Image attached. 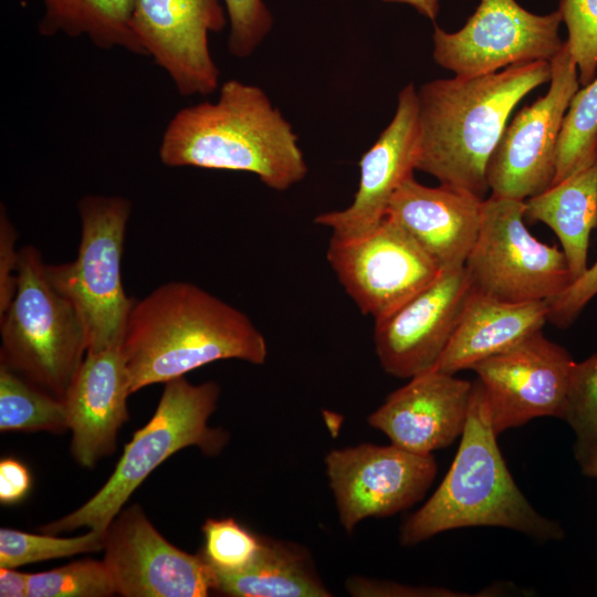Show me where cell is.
<instances>
[{"mask_svg": "<svg viewBox=\"0 0 597 597\" xmlns=\"http://www.w3.org/2000/svg\"><path fill=\"white\" fill-rule=\"evenodd\" d=\"M121 348L132 394L217 360L262 365L268 355L263 334L243 312L185 281L135 298Z\"/></svg>", "mask_w": 597, "mask_h": 597, "instance_id": "6da1fadb", "label": "cell"}, {"mask_svg": "<svg viewBox=\"0 0 597 597\" xmlns=\"http://www.w3.org/2000/svg\"><path fill=\"white\" fill-rule=\"evenodd\" d=\"M552 64L534 61L473 77L430 81L417 91L416 169L440 185L484 199L486 167L516 104L549 82Z\"/></svg>", "mask_w": 597, "mask_h": 597, "instance_id": "7a4b0ae2", "label": "cell"}, {"mask_svg": "<svg viewBox=\"0 0 597 597\" xmlns=\"http://www.w3.org/2000/svg\"><path fill=\"white\" fill-rule=\"evenodd\" d=\"M168 167L254 174L283 191L307 175V165L291 123L259 86L229 80L216 102L178 111L159 146Z\"/></svg>", "mask_w": 597, "mask_h": 597, "instance_id": "3957f363", "label": "cell"}, {"mask_svg": "<svg viewBox=\"0 0 597 597\" xmlns=\"http://www.w3.org/2000/svg\"><path fill=\"white\" fill-rule=\"evenodd\" d=\"M496 437L485 390L476 379L453 462L430 499L400 527L402 545L470 526L505 527L538 541L564 537L561 524L538 513L521 492Z\"/></svg>", "mask_w": 597, "mask_h": 597, "instance_id": "277c9868", "label": "cell"}, {"mask_svg": "<svg viewBox=\"0 0 597 597\" xmlns=\"http://www.w3.org/2000/svg\"><path fill=\"white\" fill-rule=\"evenodd\" d=\"M219 396L220 386L212 380L193 385L182 376L165 383L155 413L125 446L106 483L77 510L41 526V532L106 531L133 492L170 455L191 446L206 454L220 452L228 434L208 425Z\"/></svg>", "mask_w": 597, "mask_h": 597, "instance_id": "5b68a950", "label": "cell"}, {"mask_svg": "<svg viewBox=\"0 0 597 597\" xmlns=\"http://www.w3.org/2000/svg\"><path fill=\"white\" fill-rule=\"evenodd\" d=\"M0 364L63 399L81 366L87 342L71 305L49 282L41 252L19 250L17 291L0 316Z\"/></svg>", "mask_w": 597, "mask_h": 597, "instance_id": "8992f818", "label": "cell"}, {"mask_svg": "<svg viewBox=\"0 0 597 597\" xmlns=\"http://www.w3.org/2000/svg\"><path fill=\"white\" fill-rule=\"evenodd\" d=\"M77 209V255L71 262L45 263V275L77 313L87 353H94L122 345L135 301L125 293L121 269L132 205L119 196L88 195Z\"/></svg>", "mask_w": 597, "mask_h": 597, "instance_id": "52a82bcc", "label": "cell"}, {"mask_svg": "<svg viewBox=\"0 0 597 597\" xmlns=\"http://www.w3.org/2000/svg\"><path fill=\"white\" fill-rule=\"evenodd\" d=\"M525 201L483 200L476 241L464 266L473 287L505 302L548 301L573 283L557 247L534 238L524 221Z\"/></svg>", "mask_w": 597, "mask_h": 597, "instance_id": "ba28073f", "label": "cell"}, {"mask_svg": "<svg viewBox=\"0 0 597 597\" xmlns=\"http://www.w3.org/2000/svg\"><path fill=\"white\" fill-rule=\"evenodd\" d=\"M326 258L345 292L374 321L389 315L442 273L389 217L363 234L331 235Z\"/></svg>", "mask_w": 597, "mask_h": 597, "instance_id": "9c48e42d", "label": "cell"}, {"mask_svg": "<svg viewBox=\"0 0 597 597\" xmlns=\"http://www.w3.org/2000/svg\"><path fill=\"white\" fill-rule=\"evenodd\" d=\"M551 64L547 93L515 114L489 159L492 196L525 201L553 184L559 134L579 78L566 41Z\"/></svg>", "mask_w": 597, "mask_h": 597, "instance_id": "30bf717a", "label": "cell"}, {"mask_svg": "<svg viewBox=\"0 0 597 597\" xmlns=\"http://www.w3.org/2000/svg\"><path fill=\"white\" fill-rule=\"evenodd\" d=\"M559 10L538 15L515 0H481L463 28L447 32L434 25V62L459 77L494 73L507 66L548 61L564 43Z\"/></svg>", "mask_w": 597, "mask_h": 597, "instance_id": "8fae6325", "label": "cell"}, {"mask_svg": "<svg viewBox=\"0 0 597 597\" xmlns=\"http://www.w3.org/2000/svg\"><path fill=\"white\" fill-rule=\"evenodd\" d=\"M324 463L347 533L367 517L390 516L411 507L426 495L437 474L433 454L413 453L392 443L334 449Z\"/></svg>", "mask_w": 597, "mask_h": 597, "instance_id": "7c38bea8", "label": "cell"}, {"mask_svg": "<svg viewBox=\"0 0 597 597\" xmlns=\"http://www.w3.org/2000/svg\"><path fill=\"white\" fill-rule=\"evenodd\" d=\"M575 362L541 331L474 364L489 401L492 427L503 431L540 417L561 418Z\"/></svg>", "mask_w": 597, "mask_h": 597, "instance_id": "4fadbf2b", "label": "cell"}, {"mask_svg": "<svg viewBox=\"0 0 597 597\" xmlns=\"http://www.w3.org/2000/svg\"><path fill=\"white\" fill-rule=\"evenodd\" d=\"M103 562L125 597H205L213 573L199 555L170 544L139 505L119 512L106 530Z\"/></svg>", "mask_w": 597, "mask_h": 597, "instance_id": "5bb4252c", "label": "cell"}, {"mask_svg": "<svg viewBox=\"0 0 597 597\" xmlns=\"http://www.w3.org/2000/svg\"><path fill=\"white\" fill-rule=\"evenodd\" d=\"M226 24L220 0H135L132 19L145 54L166 71L184 96H205L217 90L220 71L209 35Z\"/></svg>", "mask_w": 597, "mask_h": 597, "instance_id": "9a60e30c", "label": "cell"}, {"mask_svg": "<svg viewBox=\"0 0 597 597\" xmlns=\"http://www.w3.org/2000/svg\"><path fill=\"white\" fill-rule=\"evenodd\" d=\"M472 290L464 265L446 270L397 310L375 321V352L383 369L404 379L434 369Z\"/></svg>", "mask_w": 597, "mask_h": 597, "instance_id": "2e32d148", "label": "cell"}, {"mask_svg": "<svg viewBox=\"0 0 597 597\" xmlns=\"http://www.w3.org/2000/svg\"><path fill=\"white\" fill-rule=\"evenodd\" d=\"M419 155V103L413 84L398 94L395 115L358 163L359 182L352 203L320 213L314 222L336 237H354L377 227L395 191L413 176Z\"/></svg>", "mask_w": 597, "mask_h": 597, "instance_id": "e0dca14e", "label": "cell"}, {"mask_svg": "<svg viewBox=\"0 0 597 597\" xmlns=\"http://www.w3.org/2000/svg\"><path fill=\"white\" fill-rule=\"evenodd\" d=\"M472 386L451 374L428 370L388 395L367 422L401 449L432 454L462 434Z\"/></svg>", "mask_w": 597, "mask_h": 597, "instance_id": "ac0fdd59", "label": "cell"}, {"mask_svg": "<svg viewBox=\"0 0 597 597\" xmlns=\"http://www.w3.org/2000/svg\"><path fill=\"white\" fill-rule=\"evenodd\" d=\"M130 380L121 346L86 353L72 378L63 402L71 451L86 469L114 452L117 433L129 419Z\"/></svg>", "mask_w": 597, "mask_h": 597, "instance_id": "d6986e66", "label": "cell"}, {"mask_svg": "<svg viewBox=\"0 0 597 597\" xmlns=\"http://www.w3.org/2000/svg\"><path fill=\"white\" fill-rule=\"evenodd\" d=\"M483 200L443 185L427 187L411 176L395 191L386 217L446 271L464 265L479 234Z\"/></svg>", "mask_w": 597, "mask_h": 597, "instance_id": "ffe728a7", "label": "cell"}, {"mask_svg": "<svg viewBox=\"0 0 597 597\" xmlns=\"http://www.w3.org/2000/svg\"><path fill=\"white\" fill-rule=\"evenodd\" d=\"M546 301L505 302L473 287L457 329L434 369L454 375L499 354L547 322Z\"/></svg>", "mask_w": 597, "mask_h": 597, "instance_id": "44dd1931", "label": "cell"}, {"mask_svg": "<svg viewBox=\"0 0 597 597\" xmlns=\"http://www.w3.org/2000/svg\"><path fill=\"white\" fill-rule=\"evenodd\" d=\"M524 219L543 222L558 237L573 282L588 269L591 231L597 228V159L525 200Z\"/></svg>", "mask_w": 597, "mask_h": 597, "instance_id": "7402d4cb", "label": "cell"}, {"mask_svg": "<svg viewBox=\"0 0 597 597\" xmlns=\"http://www.w3.org/2000/svg\"><path fill=\"white\" fill-rule=\"evenodd\" d=\"M212 573L213 590L227 596H332L305 548L264 536L259 553L247 567L234 572L212 569Z\"/></svg>", "mask_w": 597, "mask_h": 597, "instance_id": "603a6c76", "label": "cell"}, {"mask_svg": "<svg viewBox=\"0 0 597 597\" xmlns=\"http://www.w3.org/2000/svg\"><path fill=\"white\" fill-rule=\"evenodd\" d=\"M39 32L50 36L86 35L97 48L116 46L146 55L133 28L135 0H43Z\"/></svg>", "mask_w": 597, "mask_h": 597, "instance_id": "cb8c5ba5", "label": "cell"}, {"mask_svg": "<svg viewBox=\"0 0 597 597\" xmlns=\"http://www.w3.org/2000/svg\"><path fill=\"white\" fill-rule=\"evenodd\" d=\"M69 429L62 399L0 364V431H49Z\"/></svg>", "mask_w": 597, "mask_h": 597, "instance_id": "d4e9b609", "label": "cell"}, {"mask_svg": "<svg viewBox=\"0 0 597 597\" xmlns=\"http://www.w3.org/2000/svg\"><path fill=\"white\" fill-rule=\"evenodd\" d=\"M597 159V77L578 90L565 114L557 143L556 172L552 185L586 168Z\"/></svg>", "mask_w": 597, "mask_h": 597, "instance_id": "484cf974", "label": "cell"}, {"mask_svg": "<svg viewBox=\"0 0 597 597\" xmlns=\"http://www.w3.org/2000/svg\"><path fill=\"white\" fill-rule=\"evenodd\" d=\"M106 531L88 530L76 537L33 534L0 528V567L17 568L27 564L103 551Z\"/></svg>", "mask_w": 597, "mask_h": 597, "instance_id": "4316f807", "label": "cell"}, {"mask_svg": "<svg viewBox=\"0 0 597 597\" xmlns=\"http://www.w3.org/2000/svg\"><path fill=\"white\" fill-rule=\"evenodd\" d=\"M561 418L575 434L578 463L597 443V353L573 366Z\"/></svg>", "mask_w": 597, "mask_h": 597, "instance_id": "83f0119b", "label": "cell"}, {"mask_svg": "<svg viewBox=\"0 0 597 597\" xmlns=\"http://www.w3.org/2000/svg\"><path fill=\"white\" fill-rule=\"evenodd\" d=\"M117 594L103 561L80 559L29 574V597H108Z\"/></svg>", "mask_w": 597, "mask_h": 597, "instance_id": "f1b7e54d", "label": "cell"}, {"mask_svg": "<svg viewBox=\"0 0 597 597\" xmlns=\"http://www.w3.org/2000/svg\"><path fill=\"white\" fill-rule=\"evenodd\" d=\"M201 531L205 544L200 555L216 570L234 572L247 567L262 545V536L231 517L208 519Z\"/></svg>", "mask_w": 597, "mask_h": 597, "instance_id": "f546056e", "label": "cell"}, {"mask_svg": "<svg viewBox=\"0 0 597 597\" xmlns=\"http://www.w3.org/2000/svg\"><path fill=\"white\" fill-rule=\"evenodd\" d=\"M568 30L566 41L578 69L579 84L594 81L597 70V0H561Z\"/></svg>", "mask_w": 597, "mask_h": 597, "instance_id": "4dcf8cb0", "label": "cell"}, {"mask_svg": "<svg viewBox=\"0 0 597 597\" xmlns=\"http://www.w3.org/2000/svg\"><path fill=\"white\" fill-rule=\"evenodd\" d=\"M230 23L229 52L249 57L273 28V14L264 0H223Z\"/></svg>", "mask_w": 597, "mask_h": 597, "instance_id": "1f68e13d", "label": "cell"}, {"mask_svg": "<svg viewBox=\"0 0 597 597\" xmlns=\"http://www.w3.org/2000/svg\"><path fill=\"white\" fill-rule=\"evenodd\" d=\"M596 294L597 261L563 292L546 301L548 306L547 322L561 328L568 327Z\"/></svg>", "mask_w": 597, "mask_h": 597, "instance_id": "d6a6232c", "label": "cell"}, {"mask_svg": "<svg viewBox=\"0 0 597 597\" xmlns=\"http://www.w3.org/2000/svg\"><path fill=\"white\" fill-rule=\"evenodd\" d=\"M18 232L7 210L0 209V316L12 302L18 284L19 250H15Z\"/></svg>", "mask_w": 597, "mask_h": 597, "instance_id": "836d02e7", "label": "cell"}, {"mask_svg": "<svg viewBox=\"0 0 597 597\" xmlns=\"http://www.w3.org/2000/svg\"><path fill=\"white\" fill-rule=\"evenodd\" d=\"M346 590L356 597H427L467 596L446 588L411 586L399 583L377 580L363 576H352L346 580Z\"/></svg>", "mask_w": 597, "mask_h": 597, "instance_id": "e575fe53", "label": "cell"}, {"mask_svg": "<svg viewBox=\"0 0 597 597\" xmlns=\"http://www.w3.org/2000/svg\"><path fill=\"white\" fill-rule=\"evenodd\" d=\"M31 488V475L20 461L6 458L0 461V502L6 505L20 502Z\"/></svg>", "mask_w": 597, "mask_h": 597, "instance_id": "d590c367", "label": "cell"}, {"mask_svg": "<svg viewBox=\"0 0 597 597\" xmlns=\"http://www.w3.org/2000/svg\"><path fill=\"white\" fill-rule=\"evenodd\" d=\"M29 574L18 572L10 567H0V596H28Z\"/></svg>", "mask_w": 597, "mask_h": 597, "instance_id": "8d00e7d4", "label": "cell"}, {"mask_svg": "<svg viewBox=\"0 0 597 597\" xmlns=\"http://www.w3.org/2000/svg\"><path fill=\"white\" fill-rule=\"evenodd\" d=\"M387 2L406 3L415 8L420 14L434 21L439 11V0H383Z\"/></svg>", "mask_w": 597, "mask_h": 597, "instance_id": "74e56055", "label": "cell"}, {"mask_svg": "<svg viewBox=\"0 0 597 597\" xmlns=\"http://www.w3.org/2000/svg\"><path fill=\"white\" fill-rule=\"evenodd\" d=\"M582 473L588 478H597V443L579 462Z\"/></svg>", "mask_w": 597, "mask_h": 597, "instance_id": "f35d334b", "label": "cell"}]
</instances>
